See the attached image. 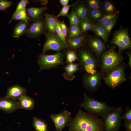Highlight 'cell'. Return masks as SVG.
Returning <instances> with one entry per match:
<instances>
[{"instance_id": "6da1fadb", "label": "cell", "mask_w": 131, "mask_h": 131, "mask_svg": "<svg viewBox=\"0 0 131 131\" xmlns=\"http://www.w3.org/2000/svg\"><path fill=\"white\" fill-rule=\"evenodd\" d=\"M67 126L69 131H104L102 119L81 110Z\"/></svg>"}, {"instance_id": "7a4b0ae2", "label": "cell", "mask_w": 131, "mask_h": 131, "mask_svg": "<svg viewBox=\"0 0 131 131\" xmlns=\"http://www.w3.org/2000/svg\"><path fill=\"white\" fill-rule=\"evenodd\" d=\"M80 106L88 113L98 117H103L106 115L114 110L115 107L108 105L104 102L88 97L84 93V99Z\"/></svg>"}, {"instance_id": "3957f363", "label": "cell", "mask_w": 131, "mask_h": 131, "mask_svg": "<svg viewBox=\"0 0 131 131\" xmlns=\"http://www.w3.org/2000/svg\"><path fill=\"white\" fill-rule=\"evenodd\" d=\"M101 69L103 71L109 72L115 69L120 65L123 58L113 49L104 52L101 57Z\"/></svg>"}, {"instance_id": "277c9868", "label": "cell", "mask_w": 131, "mask_h": 131, "mask_svg": "<svg viewBox=\"0 0 131 131\" xmlns=\"http://www.w3.org/2000/svg\"><path fill=\"white\" fill-rule=\"evenodd\" d=\"M82 67L87 73L93 74L98 70L99 66L98 60L89 50L85 49L80 50L78 57Z\"/></svg>"}, {"instance_id": "5b68a950", "label": "cell", "mask_w": 131, "mask_h": 131, "mask_svg": "<svg viewBox=\"0 0 131 131\" xmlns=\"http://www.w3.org/2000/svg\"><path fill=\"white\" fill-rule=\"evenodd\" d=\"M122 113V107H119L102 117L104 131H118L121 124Z\"/></svg>"}, {"instance_id": "8992f818", "label": "cell", "mask_w": 131, "mask_h": 131, "mask_svg": "<svg viewBox=\"0 0 131 131\" xmlns=\"http://www.w3.org/2000/svg\"><path fill=\"white\" fill-rule=\"evenodd\" d=\"M126 67L124 64H122L107 72L103 79L108 86L114 89L126 80L124 73Z\"/></svg>"}, {"instance_id": "52a82bcc", "label": "cell", "mask_w": 131, "mask_h": 131, "mask_svg": "<svg viewBox=\"0 0 131 131\" xmlns=\"http://www.w3.org/2000/svg\"><path fill=\"white\" fill-rule=\"evenodd\" d=\"M63 57V53L60 52L53 55L42 54L38 56V62L40 70L50 69L64 65Z\"/></svg>"}, {"instance_id": "ba28073f", "label": "cell", "mask_w": 131, "mask_h": 131, "mask_svg": "<svg viewBox=\"0 0 131 131\" xmlns=\"http://www.w3.org/2000/svg\"><path fill=\"white\" fill-rule=\"evenodd\" d=\"M44 35L46 40L42 48V54H45L49 50L59 51L67 48L63 41L56 34L47 33Z\"/></svg>"}, {"instance_id": "9c48e42d", "label": "cell", "mask_w": 131, "mask_h": 131, "mask_svg": "<svg viewBox=\"0 0 131 131\" xmlns=\"http://www.w3.org/2000/svg\"><path fill=\"white\" fill-rule=\"evenodd\" d=\"M104 74V72L101 70H98L93 74H85L82 79L84 86L90 92H95L101 85Z\"/></svg>"}, {"instance_id": "30bf717a", "label": "cell", "mask_w": 131, "mask_h": 131, "mask_svg": "<svg viewBox=\"0 0 131 131\" xmlns=\"http://www.w3.org/2000/svg\"><path fill=\"white\" fill-rule=\"evenodd\" d=\"M47 31L44 18L39 21L32 22L30 24L28 29L25 34L32 39L38 38Z\"/></svg>"}, {"instance_id": "8fae6325", "label": "cell", "mask_w": 131, "mask_h": 131, "mask_svg": "<svg viewBox=\"0 0 131 131\" xmlns=\"http://www.w3.org/2000/svg\"><path fill=\"white\" fill-rule=\"evenodd\" d=\"M71 114L67 110L56 114H51L50 117L54 124L56 131H62L71 120Z\"/></svg>"}, {"instance_id": "7c38bea8", "label": "cell", "mask_w": 131, "mask_h": 131, "mask_svg": "<svg viewBox=\"0 0 131 131\" xmlns=\"http://www.w3.org/2000/svg\"><path fill=\"white\" fill-rule=\"evenodd\" d=\"M19 108L18 102L11 98H0V109L7 113H11Z\"/></svg>"}, {"instance_id": "4fadbf2b", "label": "cell", "mask_w": 131, "mask_h": 131, "mask_svg": "<svg viewBox=\"0 0 131 131\" xmlns=\"http://www.w3.org/2000/svg\"><path fill=\"white\" fill-rule=\"evenodd\" d=\"M47 8L46 6L40 8L31 7L27 8L26 10L29 20L34 22L43 18V13Z\"/></svg>"}, {"instance_id": "5bb4252c", "label": "cell", "mask_w": 131, "mask_h": 131, "mask_svg": "<svg viewBox=\"0 0 131 131\" xmlns=\"http://www.w3.org/2000/svg\"><path fill=\"white\" fill-rule=\"evenodd\" d=\"M88 44L97 56L99 57L100 54L106 48L103 41L97 37H91L87 41Z\"/></svg>"}, {"instance_id": "9a60e30c", "label": "cell", "mask_w": 131, "mask_h": 131, "mask_svg": "<svg viewBox=\"0 0 131 131\" xmlns=\"http://www.w3.org/2000/svg\"><path fill=\"white\" fill-rule=\"evenodd\" d=\"M72 7V10L77 15L80 21L84 18H88L89 9L83 1H75Z\"/></svg>"}, {"instance_id": "2e32d148", "label": "cell", "mask_w": 131, "mask_h": 131, "mask_svg": "<svg viewBox=\"0 0 131 131\" xmlns=\"http://www.w3.org/2000/svg\"><path fill=\"white\" fill-rule=\"evenodd\" d=\"M26 92V89L21 86L17 85L12 86L8 89L5 97L16 100Z\"/></svg>"}, {"instance_id": "e0dca14e", "label": "cell", "mask_w": 131, "mask_h": 131, "mask_svg": "<svg viewBox=\"0 0 131 131\" xmlns=\"http://www.w3.org/2000/svg\"><path fill=\"white\" fill-rule=\"evenodd\" d=\"M30 24L29 21H18L14 28L12 37L18 39L23 34H25L28 29Z\"/></svg>"}, {"instance_id": "ac0fdd59", "label": "cell", "mask_w": 131, "mask_h": 131, "mask_svg": "<svg viewBox=\"0 0 131 131\" xmlns=\"http://www.w3.org/2000/svg\"><path fill=\"white\" fill-rule=\"evenodd\" d=\"M18 100L19 107L21 109L30 110L33 109L34 107V100L26 94L21 96Z\"/></svg>"}, {"instance_id": "d6986e66", "label": "cell", "mask_w": 131, "mask_h": 131, "mask_svg": "<svg viewBox=\"0 0 131 131\" xmlns=\"http://www.w3.org/2000/svg\"><path fill=\"white\" fill-rule=\"evenodd\" d=\"M44 16L48 33L51 34H56V28L57 18L54 15L48 13H45L44 14Z\"/></svg>"}, {"instance_id": "ffe728a7", "label": "cell", "mask_w": 131, "mask_h": 131, "mask_svg": "<svg viewBox=\"0 0 131 131\" xmlns=\"http://www.w3.org/2000/svg\"><path fill=\"white\" fill-rule=\"evenodd\" d=\"M79 68L78 64L73 63L68 64L64 68L65 71L63 74L65 78L67 80H72L75 77L74 73L78 71Z\"/></svg>"}, {"instance_id": "44dd1931", "label": "cell", "mask_w": 131, "mask_h": 131, "mask_svg": "<svg viewBox=\"0 0 131 131\" xmlns=\"http://www.w3.org/2000/svg\"><path fill=\"white\" fill-rule=\"evenodd\" d=\"M85 38L86 36L84 35L74 38H68L66 41L69 45V47L72 50H75L83 44Z\"/></svg>"}, {"instance_id": "7402d4cb", "label": "cell", "mask_w": 131, "mask_h": 131, "mask_svg": "<svg viewBox=\"0 0 131 131\" xmlns=\"http://www.w3.org/2000/svg\"><path fill=\"white\" fill-rule=\"evenodd\" d=\"M101 37L105 42H108V34L102 25L98 23L95 24L91 30Z\"/></svg>"}, {"instance_id": "603a6c76", "label": "cell", "mask_w": 131, "mask_h": 131, "mask_svg": "<svg viewBox=\"0 0 131 131\" xmlns=\"http://www.w3.org/2000/svg\"><path fill=\"white\" fill-rule=\"evenodd\" d=\"M94 25L92 20L87 17H85L80 21L79 26L82 32L91 30Z\"/></svg>"}, {"instance_id": "cb8c5ba5", "label": "cell", "mask_w": 131, "mask_h": 131, "mask_svg": "<svg viewBox=\"0 0 131 131\" xmlns=\"http://www.w3.org/2000/svg\"><path fill=\"white\" fill-rule=\"evenodd\" d=\"M111 42L118 47L119 52L121 53L124 50L128 49V47L119 37L116 31L115 32Z\"/></svg>"}, {"instance_id": "d4e9b609", "label": "cell", "mask_w": 131, "mask_h": 131, "mask_svg": "<svg viewBox=\"0 0 131 131\" xmlns=\"http://www.w3.org/2000/svg\"><path fill=\"white\" fill-rule=\"evenodd\" d=\"M33 121L36 131H48L47 124L44 121L36 117H33Z\"/></svg>"}, {"instance_id": "484cf974", "label": "cell", "mask_w": 131, "mask_h": 131, "mask_svg": "<svg viewBox=\"0 0 131 131\" xmlns=\"http://www.w3.org/2000/svg\"><path fill=\"white\" fill-rule=\"evenodd\" d=\"M116 32L128 49H131V41L129 36L128 30L126 29H122L116 31Z\"/></svg>"}, {"instance_id": "4316f807", "label": "cell", "mask_w": 131, "mask_h": 131, "mask_svg": "<svg viewBox=\"0 0 131 131\" xmlns=\"http://www.w3.org/2000/svg\"><path fill=\"white\" fill-rule=\"evenodd\" d=\"M82 32L79 26L70 25L68 31V38L72 39L81 36Z\"/></svg>"}, {"instance_id": "83f0119b", "label": "cell", "mask_w": 131, "mask_h": 131, "mask_svg": "<svg viewBox=\"0 0 131 131\" xmlns=\"http://www.w3.org/2000/svg\"><path fill=\"white\" fill-rule=\"evenodd\" d=\"M22 20L28 21L29 19L27 15L26 8L22 9L18 12L14 16L12 17L9 23H10L13 20Z\"/></svg>"}, {"instance_id": "f1b7e54d", "label": "cell", "mask_w": 131, "mask_h": 131, "mask_svg": "<svg viewBox=\"0 0 131 131\" xmlns=\"http://www.w3.org/2000/svg\"><path fill=\"white\" fill-rule=\"evenodd\" d=\"M103 15L100 8L90 9L88 18L91 20H99Z\"/></svg>"}, {"instance_id": "f546056e", "label": "cell", "mask_w": 131, "mask_h": 131, "mask_svg": "<svg viewBox=\"0 0 131 131\" xmlns=\"http://www.w3.org/2000/svg\"><path fill=\"white\" fill-rule=\"evenodd\" d=\"M66 62L68 64L73 63L75 61L79 60L76 53L72 49L67 50L66 53Z\"/></svg>"}, {"instance_id": "4dcf8cb0", "label": "cell", "mask_w": 131, "mask_h": 131, "mask_svg": "<svg viewBox=\"0 0 131 131\" xmlns=\"http://www.w3.org/2000/svg\"><path fill=\"white\" fill-rule=\"evenodd\" d=\"M69 23L70 25L79 26V19L76 14L72 10L66 16Z\"/></svg>"}, {"instance_id": "1f68e13d", "label": "cell", "mask_w": 131, "mask_h": 131, "mask_svg": "<svg viewBox=\"0 0 131 131\" xmlns=\"http://www.w3.org/2000/svg\"><path fill=\"white\" fill-rule=\"evenodd\" d=\"M117 16V14L115 13H107L103 16L99 20L98 23L103 25L108 21L116 19Z\"/></svg>"}, {"instance_id": "d6a6232c", "label": "cell", "mask_w": 131, "mask_h": 131, "mask_svg": "<svg viewBox=\"0 0 131 131\" xmlns=\"http://www.w3.org/2000/svg\"><path fill=\"white\" fill-rule=\"evenodd\" d=\"M86 2V5L89 10L100 8V2L99 0H88Z\"/></svg>"}, {"instance_id": "836d02e7", "label": "cell", "mask_w": 131, "mask_h": 131, "mask_svg": "<svg viewBox=\"0 0 131 131\" xmlns=\"http://www.w3.org/2000/svg\"><path fill=\"white\" fill-rule=\"evenodd\" d=\"M59 21L57 19L56 28V34L63 42L66 48L69 47V45L67 42L66 37L62 33L59 25Z\"/></svg>"}, {"instance_id": "e575fe53", "label": "cell", "mask_w": 131, "mask_h": 131, "mask_svg": "<svg viewBox=\"0 0 131 131\" xmlns=\"http://www.w3.org/2000/svg\"><path fill=\"white\" fill-rule=\"evenodd\" d=\"M30 2L28 0H21L18 3L15 11L13 13L12 17L19 11L26 8L27 4L30 3Z\"/></svg>"}, {"instance_id": "d590c367", "label": "cell", "mask_w": 131, "mask_h": 131, "mask_svg": "<svg viewBox=\"0 0 131 131\" xmlns=\"http://www.w3.org/2000/svg\"><path fill=\"white\" fill-rule=\"evenodd\" d=\"M116 21V19H114L108 21L102 25L108 34L114 26Z\"/></svg>"}, {"instance_id": "8d00e7d4", "label": "cell", "mask_w": 131, "mask_h": 131, "mask_svg": "<svg viewBox=\"0 0 131 131\" xmlns=\"http://www.w3.org/2000/svg\"><path fill=\"white\" fill-rule=\"evenodd\" d=\"M75 2L71 5H68L63 6L59 13L56 17L58 18L61 16H66L68 14V12L70 8L74 5Z\"/></svg>"}, {"instance_id": "74e56055", "label": "cell", "mask_w": 131, "mask_h": 131, "mask_svg": "<svg viewBox=\"0 0 131 131\" xmlns=\"http://www.w3.org/2000/svg\"><path fill=\"white\" fill-rule=\"evenodd\" d=\"M104 8L107 13H115V7L112 3L109 1H106L104 4Z\"/></svg>"}, {"instance_id": "f35d334b", "label": "cell", "mask_w": 131, "mask_h": 131, "mask_svg": "<svg viewBox=\"0 0 131 131\" xmlns=\"http://www.w3.org/2000/svg\"><path fill=\"white\" fill-rule=\"evenodd\" d=\"M14 3L12 1L0 0V10H5Z\"/></svg>"}, {"instance_id": "ab89813d", "label": "cell", "mask_w": 131, "mask_h": 131, "mask_svg": "<svg viewBox=\"0 0 131 131\" xmlns=\"http://www.w3.org/2000/svg\"><path fill=\"white\" fill-rule=\"evenodd\" d=\"M122 119L124 120L131 121V109L129 106L126 108V112L121 117Z\"/></svg>"}, {"instance_id": "60d3db41", "label": "cell", "mask_w": 131, "mask_h": 131, "mask_svg": "<svg viewBox=\"0 0 131 131\" xmlns=\"http://www.w3.org/2000/svg\"><path fill=\"white\" fill-rule=\"evenodd\" d=\"M59 25L62 33L66 38L68 34V31L66 25L64 22H59Z\"/></svg>"}, {"instance_id": "b9f144b4", "label": "cell", "mask_w": 131, "mask_h": 131, "mask_svg": "<svg viewBox=\"0 0 131 131\" xmlns=\"http://www.w3.org/2000/svg\"><path fill=\"white\" fill-rule=\"evenodd\" d=\"M123 124L126 131H131V121L124 120Z\"/></svg>"}, {"instance_id": "7bdbcfd3", "label": "cell", "mask_w": 131, "mask_h": 131, "mask_svg": "<svg viewBox=\"0 0 131 131\" xmlns=\"http://www.w3.org/2000/svg\"><path fill=\"white\" fill-rule=\"evenodd\" d=\"M69 0H59V1L60 4L63 6H64L68 5Z\"/></svg>"}, {"instance_id": "ee69618b", "label": "cell", "mask_w": 131, "mask_h": 131, "mask_svg": "<svg viewBox=\"0 0 131 131\" xmlns=\"http://www.w3.org/2000/svg\"><path fill=\"white\" fill-rule=\"evenodd\" d=\"M126 54L129 58V61L128 65L131 67V52H128L126 53Z\"/></svg>"}, {"instance_id": "f6af8a7d", "label": "cell", "mask_w": 131, "mask_h": 131, "mask_svg": "<svg viewBox=\"0 0 131 131\" xmlns=\"http://www.w3.org/2000/svg\"><path fill=\"white\" fill-rule=\"evenodd\" d=\"M33 1L39 2L42 5L46 4L48 2V0H34Z\"/></svg>"}]
</instances>
